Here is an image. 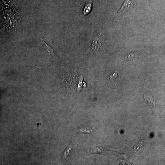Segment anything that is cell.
I'll return each instance as SVG.
<instances>
[{"label": "cell", "mask_w": 165, "mask_h": 165, "mask_svg": "<svg viewBox=\"0 0 165 165\" xmlns=\"http://www.w3.org/2000/svg\"><path fill=\"white\" fill-rule=\"evenodd\" d=\"M141 52H136L129 53L125 56L124 58V61L125 62L132 61L136 60L139 58Z\"/></svg>", "instance_id": "obj_3"}, {"label": "cell", "mask_w": 165, "mask_h": 165, "mask_svg": "<svg viewBox=\"0 0 165 165\" xmlns=\"http://www.w3.org/2000/svg\"><path fill=\"white\" fill-rule=\"evenodd\" d=\"M41 37V42L43 49L46 54L51 57H55V52L53 49L49 45L43 41Z\"/></svg>", "instance_id": "obj_2"}, {"label": "cell", "mask_w": 165, "mask_h": 165, "mask_svg": "<svg viewBox=\"0 0 165 165\" xmlns=\"http://www.w3.org/2000/svg\"><path fill=\"white\" fill-rule=\"evenodd\" d=\"M92 4L91 1H90L86 6L84 8L83 14L86 15L88 14L91 10Z\"/></svg>", "instance_id": "obj_5"}, {"label": "cell", "mask_w": 165, "mask_h": 165, "mask_svg": "<svg viewBox=\"0 0 165 165\" xmlns=\"http://www.w3.org/2000/svg\"><path fill=\"white\" fill-rule=\"evenodd\" d=\"M101 46V41L99 38L96 37L94 39L92 43V47L93 51L99 50Z\"/></svg>", "instance_id": "obj_4"}, {"label": "cell", "mask_w": 165, "mask_h": 165, "mask_svg": "<svg viewBox=\"0 0 165 165\" xmlns=\"http://www.w3.org/2000/svg\"><path fill=\"white\" fill-rule=\"evenodd\" d=\"M136 0H124L121 8L117 12L114 20L115 21L120 16L132 10L134 7Z\"/></svg>", "instance_id": "obj_1"}]
</instances>
